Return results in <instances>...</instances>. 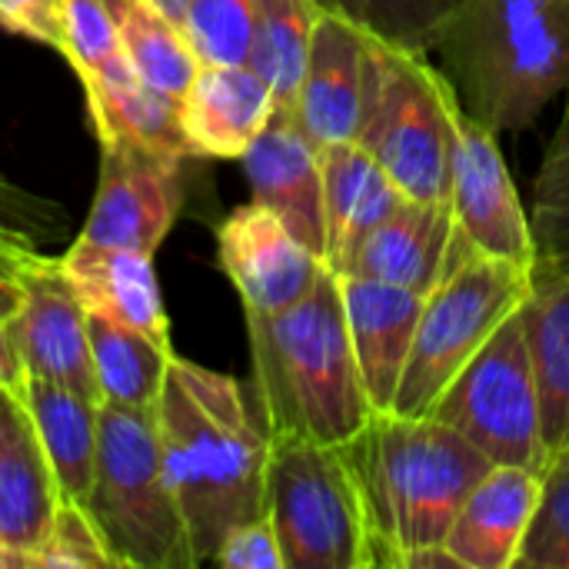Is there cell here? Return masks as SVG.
I'll return each instance as SVG.
<instances>
[{"instance_id": "6da1fadb", "label": "cell", "mask_w": 569, "mask_h": 569, "mask_svg": "<svg viewBox=\"0 0 569 569\" xmlns=\"http://www.w3.org/2000/svg\"><path fill=\"white\" fill-rule=\"evenodd\" d=\"M153 410L193 567H207L233 527L267 513L270 430L233 377L177 353Z\"/></svg>"}, {"instance_id": "7a4b0ae2", "label": "cell", "mask_w": 569, "mask_h": 569, "mask_svg": "<svg viewBox=\"0 0 569 569\" xmlns=\"http://www.w3.org/2000/svg\"><path fill=\"white\" fill-rule=\"evenodd\" d=\"M253 390L270 437L350 443L377 417L347 333L340 273L280 313H247Z\"/></svg>"}, {"instance_id": "3957f363", "label": "cell", "mask_w": 569, "mask_h": 569, "mask_svg": "<svg viewBox=\"0 0 569 569\" xmlns=\"http://www.w3.org/2000/svg\"><path fill=\"white\" fill-rule=\"evenodd\" d=\"M437 50L473 120L527 130L569 90V0H453Z\"/></svg>"}, {"instance_id": "277c9868", "label": "cell", "mask_w": 569, "mask_h": 569, "mask_svg": "<svg viewBox=\"0 0 569 569\" xmlns=\"http://www.w3.org/2000/svg\"><path fill=\"white\" fill-rule=\"evenodd\" d=\"M347 453L363 483L380 569H403L407 553L447 543L467 493L493 467L440 420L400 413H377Z\"/></svg>"}, {"instance_id": "5b68a950", "label": "cell", "mask_w": 569, "mask_h": 569, "mask_svg": "<svg viewBox=\"0 0 569 569\" xmlns=\"http://www.w3.org/2000/svg\"><path fill=\"white\" fill-rule=\"evenodd\" d=\"M90 513L117 569H193L177 493L167 480L157 410L100 403Z\"/></svg>"}, {"instance_id": "8992f818", "label": "cell", "mask_w": 569, "mask_h": 569, "mask_svg": "<svg viewBox=\"0 0 569 569\" xmlns=\"http://www.w3.org/2000/svg\"><path fill=\"white\" fill-rule=\"evenodd\" d=\"M267 517L287 569H380L363 483L347 443L270 437Z\"/></svg>"}, {"instance_id": "52a82bcc", "label": "cell", "mask_w": 569, "mask_h": 569, "mask_svg": "<svg viewBox=\"0 0 569 569\" xmlns=\"http://www.w3.org/2000/svg\"><path fill=\"white\" fill-rule=\"evenodd\" d=\"M533 270L507 260L470 257L447 273L423 297L417 337L390 413L430 417L453 377L480 353L497 327L520 310L533 283Z\"/></svg>"}, {"instance_id": "ba28073f", "label": "cell", "mask_w": 569, "mask_h": 569, "mask_svg": "<svg viewBox=\"0 0 569 569\" xmlns=\"http://www.w3.org/2000/svg\"><path fill=\"white\" fill-rule=\"evenodd\" d=\"M460 97L427 53L377 40V93L360 147L390 173L403 197H450V137Z\"/></svg>"}, {"instance_id": "9c48e42d", "label": "cell", "mask_w": 569, "mask_h": 569, "mask_svg": "<svg viewBox=\"0 0 569 569\" xmlns=\"http://www.w3.org/2000/svg\"><path fill=\"white\" fill-rule=\"evenodd\" d=\"M430 417L470 440L490 463L543 473L550 453L543 443L540 393L520 310L507 317L453 377Z\"/></svg>"}, {"instance_id": "30bf717a", "label": "cell", "mask_w": 569, "mask_h": 569, "mask_svg": "<svg viewBox=\"0 0 569 569\" xmlns=\"http://www.w3.org/2000/svg\"><path fill=\"white\" fill-rule=\"evenodd\" d=\"M447 203L467 253L507 260L527 270L540 263L530 213L523 210L497 133L473 120L463 107L453 113Z\"/></svg>"}, {"instance_id": "8fae6325", "label": "cell", "mask_w": 569, "mask_h": 569, "mask_svg": "<svg viewBox=\"0 0 569 569\" xmlns=\"http://www.w3.org/2000/svg\"><path fill=\"white\" fill-rule=\"evenodd\" d=\"M183 207V160L130 143L100 140V180L80 240L150 253Z\"/></svg>"}, {"instance_id": "7c38bea8", "label": "cell", "mask_w": 569, "mask_h": 569, "mask_svg": "<svg viewBox=\"0 0 569 569\" xmlns=\"http://www.w3.org/2000/svg\"><path fill=\"white\" fill-rule=\"evenodd\" d=\"M377 33L320 10L290 117L317 143H357L377 93Z\"/></svg>"}, {"instance_id": "4fadbf2b", "label": "cell", "mask_w": 569, "mask_h": 569, "mask_svg": "<svg viewBox=\"0 0 569 569\" xmlns=\"http://www.w3.org/2000/svg\"><path fill=\"white\" fill-rule=\"evenodd\" d=\"M20 280L23 303L7 323V330L13 337L27 377L70 387L100 403L87 310L67 280L60 257H43L40 250H30L20 260Z\"/></svg>"}, {"instance_id": "5bb4252c", "label": "cell", "mask_w": 569, "mask_h": 569, "mask_svg": "<svg viewBox=\"0 0 569 569\" xmlns=\"http://www.w3.org/2000/svg\"><path fill=\"white\" fill-rule=\"evenodd\" d=\"M217 260L240 293L243 313H280L313 290L327 263L260 203H243L217 227Z\"/></svg>"}, {"instance_id": "9a60e30c", "label": "cell", "mask_w": 569, "mask_h": 569, "mask_svg": "<svg viewBox=\"0 0 569 569\" xmlns=\"http://www.w3.org/2000/svg\"><path fill=\"white\" fill-rule=\"evenodd\" d=\"M473 253L457 237L450 203L400 197V203L357 247L340 273L383 280L413 293H430Z\"/></svg>"}, {"instance_id": "2e32d148", "label": "cell", "mask_w": 569, "mask_h": 569, "mask_svg": "<svg viewBox=\"0 0 569 569\" xmlns=\"http://www.w3.org/2000/svg\"><path fill=\"white\" fill-rule=\"evenodd\" d=\"M250 200L273 210L297 240L327 263V213L320 147L283 110L270 117L263 133L240 157Z\"/></svg>"}, {"instance_id": "e0dca14e", "label": "cell", "mask_w": 569, "mask_h": 569, "mask_svg": "<svg viewBox=\"0 0 569 569\" xmlns=\"http://www.w3.org/2000/svg\"><path fill=\"white\" fill-rule=\"evenodd\" d=\"M340 293L367 400L377 413H390L417 337L423 293L350 273H340Z\"/></svg>"}, {"instance_id": "ac0fdd59", "label": "cell", "mask_w": 569, "mask_h": 569, "mask_svg": "<svg viewBox=\"0 0 569 569\" xmlns=\"http://www.w3.org/2000/svg\"><path fill=\"white\" fill-rule=\"evenodd\" d=\"M180 107L193 157L240 160L277 113V97L250 63H200Z\"/></svg>"}, {"instance_id": "d6986e66", "label": "cell", "mask_w": 569, "mask_h": 569, "mask_svg": "<svg viewBox=\"0 0 569 569\" xmlns=\"http://www.w3.org/2000/svg\"><path fill=\"white\" fill-rule=\"evenodd\" d=\"M57 507L60 490L33 417L20 390L0 387V543L37 557Z\"/></svg>"}, {"instance_id": "ffe728a7", "label": "cell", "mask_w": 569, "mask_h": 569, "mask_svg": "<svg viewBox=\"0 0 569 569\" xmlns=\"http://www.w3.org/2000/svg\"><path fill=\"white\" fill-rule=\"evenodd\" d=\"M60 267L87 313L170 343V320L150 253L97 247L77 237Z\"/></svg>"}, {"instance_id": "44dd1931", "label": "cell", "mask_w": 569, "mask_h": 569, "mask_svg": "<svg viewBox=\"0 0 569 569\" xmlns=\"http://www.w3.org/2000/svg\"><path fill=\"white\" fill-rule=\"evenodd\" d=\"M537 500L540 473L493 463L457 510L447 547L467 569H517Z\"/></svg>"}, {"instance_id": "7402d4cb", "label": "cell", "mask_w": 569, "mask_h": 569, "mask_svg": "<svg viewBox=\"0 0 569 569\" xmlns=\"http://www.w3.org/2000/svg\"><path fill=\"white\" fill-rule=\"evenodd\" d=\"M547 453L569 450V263H537L520 303Z\"/></svg>"}, {"instance_id": "603a6c76", "label": "cell", "mask_w": 569, "mask_h": 569, "mask_svg": "<svg viewBox=\"0 0 569 569\" xmlns=\"http://www.w3.org/2000/svg\"><path fill=\"white\" fill-rule=\"evenodd\" d=\"M100 140H130L180 160L193 157L177 93L150 83L127 57L80 80Z\"/></svg>"}, {"instance_id": "cb8c5ba5", "label": "cell", "mask_w": 569, "mask_h": 569, "mask_svg": "<svg viewBox=\"0 0 569 569\" xmlns=\"http://www.w3.org/2000/svg\"><path fill=\"white\" fill-rule=\"evenodd\" d=\"M323 213H327V267L343 270L367 233L400 203V187L360 143L320 147Z\"/></svg>"}, {"instance_id": "d4e9b609", "label": "cell", "mask_w": 569, "mask_h": 569, "mask_svg": "<svg viewBox=\"0 0 569 569\" xmlns=\"http://www.w3.org/2000/svg\"><path fill=\"white\" fill-rule=\"evenodd\" d=\"M40 447L50 460L60 500L70 503H87L90 483H93V467H97V443H100V403L50 383V380H33L27 377L20 390Z\"/></svg>"}, {"instance_id": "484cf974", "label": "cell", "mask_w": 569, "mask_h": 569, "mask_svg": "<svg viewBox=\"0 0 569 569\" xmlns=\"http://www.w3.org/2000/svg\"><path fill=\"white\" fill-rule=\"evenodd\" d=\"M87 330L100 403L153 410L173 360V347L97 313H87Z\"/></svg>"}, {"instance_id": "4316f807", "label": "cell", "mask_w": 569, "mask_h": 569, "mask_svg": "<svg viewBox=\"0 0 569 569\" xmlns=\"http://www.w3.org/2000/svg\"><path fill=\"white\" fill-rule=\"evenodd\" d=\"M317 17V0H253V47L247 63L270 83L283 113L293 110Z\"/></svg>"}, {"instance_id": "83f0119b", "label": "cell", "mask_w": 569, "mask_h": 569, "mask_svg": "<svg viewBox=\"0 0 569 569\" xmlns=\"http://www.w3.org/2000/svg\"><path fill=\"white\" fill-rule=\"evenodd\" d=\"M103 3L113 17L123 57L150 83L183 97L193 73L200 70V60L187 43L183 30L173 20H167L150 0H103Z\"/></svg>"}, {"instance_id": "f1b7e54d", "label": "cell", "mask_w": 569, "mask_h": 569, "mask_svg": "<svg viewBox=\"0 0 569 569\" xmlns=\"http://www.w3.org/2000/svg\"><path fill=\"white\" fill-rule=\"evenodd\" d=\"M320 10H337L380 40L430 53L437 50L440 30L453 10V0H317Z\"/></svg>"}, {"instance_id": "f546056e", "label": "cell", "mask_w": 569, "mask_h": 569, "mask_svg": "<svg viewBox=\"0 0 569 569\" xmlns=\"http://www.w3.org/2000/svg\"><path fill=\"white\" fill-rule=\"evenodd\" d=\"M530 227L540 263H569V100L533 180Z\"/></svg>"}, {"instance_id": "4dcf8cb0", "label": "cell", "mask_w": 569, "mask_h": 569, "mask_svg": "<svg viewBox=\"0 0 569 569\" xmlns=\"http://www.w3.org/2000/svg\"><path fill=\"white\" fill-rule=\"evenodd\" d=\"M517 569H569V450L547 457Z\"/></svg>"}, {"instance_id": "1f68e13d", "label": "cell", "mask_w": 569, "mask_h": 569, "mask_svg": "<svg viewBox=\"0 0 569 569\" xmlns=\"http://www.w3.org/2000/svg\"><path fill=\"white\" fill-rule=\"evenodd\" d=\"M183 37L200 63H247L253 47V0H187Z\"/></svg>"}, {"instance_id": "d6a6232c", "label": "cell", "mask_w": 569, "mask_h": 569, "mask_svg": "<svg viewBox=\"0 0 569 569\" xmlns=\"http://www.w3.org/2000/svg\"><path fill=\"white\" fill-rule=\"evenodd\" d=\"M77 77H93L110 67L120 50L113 17L103 0H63V50Z\"/></svg>"}, {"instance_id": "836d02e7", "label": "cell", "mask_w": 569, "mask_h": 569, "mask_svg": "<svg viewBox=\"0 0 569 569\" xmlns=\"http://www.w3.org/2000/svg\"><path fill=\"white\" fill-rule=\"evenodd\" d=\"M40 569H117L90 513L80 503L60 500L43 543L37 547Z\"/></svg>"}, {"instance_id": "e575fe53", "label": "cell", "mask_w": 569, "mask_h": 569, "mask_svg": "<svg viewBox=\"0 0 569 569\" xmlns=\"http://www.w3.org/2000/svg\"><path fill=\"white\" fill-rule=\"evenodd\" d=\"M63 227V207L10 183L0 173V247L37 250L43 240H53Z\"/></svg>"}, {"instance_id": "d590c367", "label": "cell", "mask_w": 569, "mask_h": 569, "mask_svg": "<svg viewBox=\"0 0 569 569\" xmlns=\"http://www.w3.org/2000/svg\"><path fill=\"white\" fill-rule=\"evenodd\" d=\"M210 563L223 569H287L277 530L267 513L233 527L217 547Z\"/></svg>"}, {"instance_id": "8d00e7d4", "label": "cell", "mask_w": 569, "mask_h": 569, "mask_svg": "<svg viewBox=\"0 0 569 569\" xmlns=\"http://www.w3.org/2000/svg\"><path fill=\"white\" fill-rule=\"evenodd\" d=\"M0 27L63 50V0H0Z\"/></svg>"}, {"instance_id": "74e56055", "label": "cell", "mask_w": 569, "mask_h": 569, "mask_svg": "<svg viewBox=\"0 0 569 569\" xmlns=\"http://www.w3.org/2000/svg\"><path fill=\"white\" fill-rule=\"evenodd\" d=\"M30 250L0 247V323H10L23 303V280H20V260Z\"/></svg>"}, {"instance_id": "f35d334b", "label": "cell", "mask_w": 569, "mask_h": 569, "mask_svg": "<svg viewBox=\"0 0 569 569\" xmlns=\"http://www.w3.org/2000/svg\"><path fill=\"white\" fill-rule=\"evenodd\" d=\"M27 383V370L23 360L13 347V337L7 330V323H0V387L3 390H23Z\"/></svg>"}, {"instance_id": "ab89813d", "label": "cell", "mask_w": 569, "mask_h": 569, "mask_svg": "<svg viewBox=\"0 0 569 569\" xmlns=\"http://www.w3.org/2000/svg\"><path fill=\"white\" fill-rule=\"evenodd\" d=\"M403 569H467L457 553L447 547V543H430V547H420L413 553H407Z\"/></svg>"}, {"instance_id": "60d3db41", "label": "cell", "mask_w": 569, "mask_h": 569, "mask_svg": "<svg viewBox=\"0 0 569 569\" xmlns=\"http://www.w3.org/2000/svg\"><path fill=\"white\" fill-rule=\"evenodd\" d=\"M0 569H40L33 553H23V550H13V547H3L0 543Z\"/></svg>"}, {"instance_id": "b9f144b4", "label": "cell", "mask_w": 569, "mask_h": 569, "mask_svg": "<svg viewBox=\"0 0 569 569\" xmlns=\"http://www.w3.org/2000/svg\"><path fill=\"white\" fill-rule=\"evenodd\" d=\"M167 20H173L183 30V13H187V0H150Z\"/></svg>"}]
</instances>
